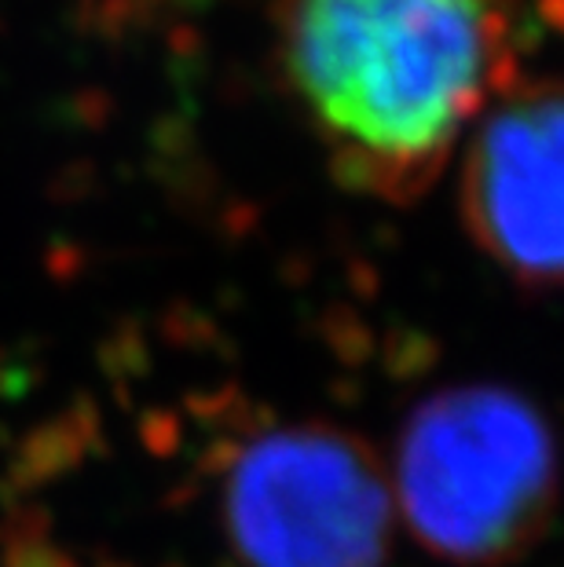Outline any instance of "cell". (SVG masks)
<instances>
[{
	"label": "cell",
	"mask_w": 564,
	"mask_h": 567,
	"mask_svg": "<svg viewBox=\"0 0 564 567\" xmlns=\"http://www.w3.org/2000/svg\"><path fill=\"white\" fill-rule=\"evenodd\" d=\"M294 103L352 190L437 184L484 106L521 78L513 0H271Z\"/></svg>",
	"instance_id": "cell-1"
},
{
	"label": "cell",
	"mask_w": 564,
	"mask_h": 567,
	"mask_svg": "<svg viewBox=\"0 0 564 567\" xmlns=\"http://www.w3.org/2000/svg\"><path fill=\"white\" fill-rule=\"evenodd\" d=\"M400 502L414 535L451 560L524 549L554 491L550 432L506 389H454L425 403L400 440Z\"/></svg>",
	"instance_id": "cell-2"
},
{
	"label": "cell",
	"mask_w": 564,
	"mask_h": 567,
	"mask_svg": "<svg viewBox=\"0 0 564 567\" xmlns=\"http://www.w3.org/2000/svg\"><path fill=\"white\" fill-rule=\"evenodd\" d=\"M235 542L254 567H378L389 498L378 468L334 432H279L235 468Z\"/></svg>",
	"instance_id": "cell-3"
},
{
	"label": "cell",
	"mask_w": 564,
	"mask_h": 567,
	"mask_svg": "<svg viewBox=\"0 0 564 567\" xmlns=\"http://www.w3.org/2000/svg\"><path fill=\"white\" fill-rule=\"evenodd\" d=\"M561 111L554 78H517L465 132V224L513 282L532 289L561 279Z\"/></svg>",
	"instance_id": "cell-4"
}]
</instances>
